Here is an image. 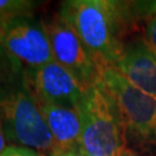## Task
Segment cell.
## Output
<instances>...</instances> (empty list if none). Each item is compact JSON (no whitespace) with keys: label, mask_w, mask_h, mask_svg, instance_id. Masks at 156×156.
<instances>
[{"label":"cell","mask_w":156,"mask_h":156,"mask_svg":"<svg viewBox=\"0 0 156 156\" xmlns=\"http://www.w3.org/2000/svg\"><path fill=\"white\" fill-rule=\"evenodd\" d=\"M155 11L156 1L68 0L60 6L59 16L91 52L115 67L123 56L129 29Z\"/></svg>","instance_id":"1"},{"label":"cell","mask_w":156,"mask_h":156,"mask_svg":"<svg viewBox=\"0 0 156 156\" xmlns=\"http://www.w3.org/2000/svg\"><path fill=\"white\" fill-rule=\"evenodd\" d=\"M76 110L80 145L88 156H118L126 149V126L116 98L101 83L84 90Z\"/></svg>","instance_id":"2"},{"label":"cell","mask_w":156,"mask_h":156,"mask_svg":"<svg viewBox=\"0 0 156 156\" xmlns=\"http://www.w3.org/2000/svg\"><path fill=\"white\" fill-rule=\"evenodd\" d=\"M0 118L11 141L49 155L55 151L53 136L27 80L23 88L0 91Z\"/></svg>","instance_id":"3"},{"label":"cell","mask_w":156,"mask_h":156,"mask_svg":"<svg viewBox=\"0 0 156 156\" xmlns=\"http://www.w3.org/2000/svg\"><path fill=\"white\" fill-rule=\"evenodd\" d=\"M43 27L50 42L53 60L72 74L82 90L100 83L103 69L109 65L89 50L72 27L59 15L43 23Z\"/></svg>","instance_id":"4"},{"label":"cell","mask_w":156,"mask_h":156,"mask_svg":"<svg viewBox=\"0 0 156 156\" xmlns=\"http://www.w3.org/2000/svg\"><path fill=\"white\" fill-rule=\"evenodd\" d=\"M100 83L117 101L126 132L139 144L156 146V98L134 87L111 66L103 69Z\"/></svg>","instance_id":"5"},{"label":"cell","mask_w":156,"mask_h":156,"mask_svg":"<svg viewBox=\"0 0 156 156\" xmlns=\"http://www.w3.org/2000/svg\"><path fill=\"white\" fill-rule=\"evenodd\" d=\"M0 44L16 60L37 69L53 60L43 23L20 16L0 28Z\"/></svg>","instance_id":"6"},{"label":"cell","mask_w":156,"mask_h":156,"mask_svg":"<svg viewBox=\"0 0 156 156\" xmlns=\"http://www.w3.org/2000/svg\"><path fill=\"white\" fill-rule=\"evenodd\" d=\"M26 80L37 103H55L76 109L83 95L72 74L55 60L33 69Z\"/></svg>","instance_id":"7"},{"label":"cell","mask_w":156,"mask_h":156,"mask_svg":"<svg viewBox=\"0 0 156 156\" xmlns=\"http://www.w3.org/2000/svg\"><path fill=\"white\" fill-rule=\"evenodd\" d=\"M116 68L134 87L156 98V55L144 41L125 46Z\"/></svg>","instance_id":"8"},{"label":"cell","mask_w":156,"mask_h":156,"mask_svg":"<svg viewBox=\"0 0 156 156\" xmlns=\"http://www.w3.org/2000/svg\"><path fill=\"white\" fill-rule=\"evenodd\" d=\"M38 105L55 140V151L80 145L81 120L76 109L55 103H38Z\"/></svg>","instance_id":"9"},{"label":"cell","mask_w":156,"mask_h":156,"mask_svg":"<svg viewBox=\"0 0 156 156\" xmlns=\"http://www.w3.org/2000/svg\"><path fill=\"white\" fill-rule=\"evenodd\" d=\"M34 5L33 1L0 0V28L16 17L31 16Z\"/></svg>","instance_id":"10"},{"label":"cell","mask_w":156,"mask_h":156,"mask_svg":"<svg viewBox=\"0 0 156 156\" xmlns=\"http://www.w3.org/2000/svg\"><path fill=\"white\" fill-rule=\"evenodd\" d=\"M145 42L156 55V11L147 19L145 30Z\"/></svg>","instance_id":"11"},{"label":"cell","mask_w":156,"mask_h":156,"mask_svg":"<svg viewBox=\"0 0 156 156\" xmlns=\"http://www.w3.org/2000/svg\"><path fill=\"white\" fill-rule=\"evenodd\" d=\"M0 156H39L34 149L27 147H17V146H8Z\"/></svg>","instance_id":"12"},{"label":"cell","mask_w":156,"mask_h":156,"mask_svg":"<svg viewBox=\"0 0 156 156\" xmlns=\"http://www.w3.org/2000/svg\"><path fill=\"white\" fill-rule=\"evenodd\" d=\"M49 156H88L82 149L81 145H76L65 148V149H56L51 153Z\"/></svg>","instance_id":"13"},{"label":"cell","mask_w":156,"mask_h":156,"mask_svg":"<svg viewBox=\"0 0 156 156\" xmlns=\"http://www.w3.org/2000/svg\"><path fill=\"white\" fill-rule=\"evenodd\" d=\"M6 149V139H5V131L2 126V122L0 118V154Z\"/></svg>","instance_id":"14"},{"label":"cell","mask_w":156,"mask_h":156,"mask_svg":"<svg viewBox=\"0 0 156 156\" xmlns=\"http://www.w3.org/2000/svg\"><path fill=\"white\" fill-rule=\"evenodd\" d=\"M118 156H136V155H135L132 151H129V149H127V148H126V149H124V151H122V153H120Z\"/></svg>","instance_id":"15"}]
</instances>
